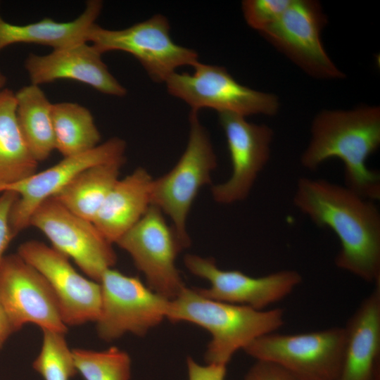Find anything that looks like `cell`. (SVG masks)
<instances>
[{"instance_id":"cell-16","label":"cell","mask_w":380,"mask_h":380,"mask_svg":"<svg viewBox=\"0 0 380 380\" xmlns=\"http://www.w3.org/2000/svg\"><path fill=\"white\" fill-rule=\"evenodd\" d=\"M232 162V175L222 184L212 188L213 199L220 204L245 200L270 157L272 129L265 125L248 122L245 117L219 113Z\"/></svg>"},{"instance_id":"cell-4","label":"cell","mask_w":380,"mask_h":380,"mask_svg":"<svg viewBox=\"0 0 380 380\" xmlns=\"http://www.w3.org/2000/svg\"><path fill=\"white\" fill-rule=\"evenodd\" d=\"M198 111L189 114V134L186 147L177 164L162 177L153 179L151 205L171 220L179 239L188 248L191 239L186 219L200 189L210 183L217 166L216 156Z\"/></svg>"},{"instance_id":"cell-31","label":"cell","mask_w":380,"mask_h":380,"mask_svg":"<svg viewBox=\"0 0 380 380\" xmlns=\"http://www.w3.org/2000/svg\"><path fill=\"white\" fill-rule=\"evenodd\" d=\"M15 331L11 319L0 301V350L3 348L8 337Z\"/></svg>"},{"instance_id":"cell-29","label":"cell","mask_w":380,"mask_h":380,"mask_svg":"<svg viewBox=\"0 0 380 380\" xmlns=\"http://www.w3.org/2000/svg\"><path fill=\"white\" fill-rule=\"evenodd\" d=\"M243 380H298L292 374L274 363L256 360Z\"/></svg>"},{"instance_id":"cell-20","label":"cell","mask_w":380,"mask_h":380,"mask_svg":"<svg viewBox=\"0 0 380 380\" xmlns=\"http://www.w3.org/2000/svg\"><path fill=\"white\" fill-rule=\"evenodd\" d=\"M102 6L101 1H88L82 13L68 22L46 18L33 23L15 25L6 22L0 15V51L18 43L46 45L56 50L88 42L90 30Z\"/></svg>"},{"instance_id":"cell-26","label":"cell","mask_w":380,"mask_h":380,"mask_svg":"<svg viewBox=\"0 0 380 380\" xmlns=\"http://www.w3.org/2000/svg\"><path fill=\"white\" fill-rule=\"evenodd\" d=\"M42 331V344L32 362L33 369L44 380H70L77 372L65 334L49 330Z\"/></svg>"},{"instance_id":"cell-11","label":"cell","mask_w":380,"mask_h":380,"mask_svg":"<svg viewBox=\"0 0 380 380\" xmlns=\"http://www.w3.org/2000/svg\"><path fill=\"white\" fill-rule=\"evenodd\" d=\"M17 254L47 281L67 327L96 322L102 301L99 282L78 273L67 256L43 242L25 241L19 246Z\"/></svg>"},{"instance_id":"cell-9","label":"cell","mask_w":380,"mask_h":380,"mask_svg":"<svg viewBox=\"0 0 380 380\" xmlns=\"http://www.w3.org/2000/svg\"><path fill=\"white\" fill-rule=\"evenodd\" d=\"M116 243L129 254L154 292L172 300L186 286L175 265L186 247L157 207L151 205Z\"/></svg>"},{"instance_id":"cell-21","label":"cell","mask_w":380,"mask_h":380,"mask_svg":"<svg viewBox=\"0 0 380 380\" xmlns=\"http://www.w3.org/2000/svg\"><path fill=\"white\" fill-rule=\"evenodd\" d=\"M37 165L18 122L15 93L4 89L0 92V187L32 175Z\"/></svg>"},{"instance_id":"cell-14","label":"cell","mask_w":380,"mask_h":380,"mask_svg":"<svg viewBox=\"0 0 380 380\" xmlns=\"http://www.w3.org/2000/svg\"><path fill=\"white\" fill-rule=\"evenodd\" d=\"M184 262L191 273L210 282L207 289L195 288L201 296L258 310L282 300L302 282L301 274L293 270L253 277L239 270H222L211 258L188 254Z\"/></svg>"},{"instance_id":"cell-27","label":"cell","mask_w":380,"mask_h":380,"mask_svg":"<svg viewBox=\"0 0 380 380\" xmlns=\"http://www.w3.org/2000/svg\"><path fill=\"white\" fill-rule=\"evenodd\" d=\"M291 0H246L242 11L247 24L260 32L274 23Z\"/></svg>"},{"instance_id":"cell-10","label":"cell","mask_w":380,"mask_h":380,"mask_svg":"<svg viewBox=\"0 0 380 380\" xmlns=\"http://www.w3.org/2000/svg\"><path fill=\"white\" fill-rule=\"evenodd\" d=\"M31 226L41 231L53 248L71 258L91 279L99 282L102 274L116 263L113 244L94 223L70 212L54 197L34 211Z\"/></svg>"},{"instance_id":"cell-2","label":"cell","mask_w":380,"mask_h":380,"mask_svg":"<svg viewBox=\"0 0 380 380\" xmlns=\"http://www.w3.org/2000/svg\"><path fill=\"white\" fill-rule=\"evenodd\" d=\"M379 144V108L324 110L312 122L311 139L300 163L304 168L315 170L327 160L338 158L344 165L346 186L376 201L380 198V177L367 161Z\"/></svg>"},{"instance_id":"cell-8","label":"cell","mask_w":380,"mask_h":380,"mask_svg":"<svg viewBox=\"0 0 380 380\" xmlns=\"http://www.w3.org/2000/svg\"><path fill=\"white\" fill-rule=\"evenodd\" d=\"M193 74L175 72L165 82L169 94L191 108H212L246 117L254 114L274 115L279 110L278 98L243 86L221 66L198 62Z\"/></svg>"},{"instance_id":"cell-17","label":"cell","mask_w":380,"mask_h":380,"mask_svg":"<svg viewBox=\"0 0 380 380\" xmlns=\"http://www.w3.org/2000/svg\"><path fill=\"white\" fill-rule=\"evenodd\" d=\"M25 68L31 84L35 85L69 79L103 94L115 96L127 94L126 89L109 72L101 53L87 42L53 50L43 56L30 53Z\"/></svg>"},{"instance_id":"cell-1","label":"cell","mask_w":380,"mask_h":380,"mask_svg":"<svg viewBox=\"0 0 380 380\" xmlns=\"http://www.w3.org/2000/svg\"><path fill=\"white\" fill-rule=\"evenodd\" d=\"M295 206L340 241L336 265L363 279L380 280V213L374 201L324 179L299 178Z\"/></svg>"},{"instance_id":"cell-5","label":"cell","mask_w":380,"mask_h":380,"mask_svg":"<svg viewBox=\"0 0 380 380\" xmlns=\"http://www.w3.org/2000/svg\"><path fill=\"white\" fill-rule=\"evenodd\" d=\"M346 340L341 327L298 334L274 332L256 338L243 350L256 360L278 365L298 380H338Z\"/></svg>"},{"instance_id":"cell-23","label":"cell","mask_w":380,"mask_h":380,"mask_svg":"<svg viewBox=\"0 0 380 380\" xmlns=\"http://www.w3.org/2000/svg\"><path fill=\"white\" fill-rule=\"evenodd\" d=\"M16 114L23 135L39 163L56 149L52 103L38 85L30 84L15 93Z\"/></svg>"},{"instance_id":"cell-3","label":"cell","mask_w":380,"mask_h":380,"mask_svg":"<svg viewBox=\"0 0 380 380\" xmlns=\"http://www.w3.org/2000/svg\"><path fill=\"white\" fill-rule=\"evenodd\" d=\"M167 319L193 323L208 331L211 340L205 353L206 363L227 366L239 350L282 327L284 310H258L215 300L201 296L195 288L185 286L170 300Z\"/></svg>"},{"instance_id":"cell-30","label":"cell","mask_w":380,"mask_h":380,"mask_svg":"<svg viewBox=\"0 0 380 380\" xmlns=\"http://www.w3.org/2000/svg\"><path fill=\"white\" fill-rule=\"evenodd\" d=\"M188 380H225L227 366L217 364L201 365L191 357L186 359Z\"/></svg>"},{"instance_id":"cell-32","label":"cell","mask_w":380,"mask_h":380,"mask_svg":"<svg viewBox=\"0 0 380 380\" xmlns=\"http://www.w3.org/2000/svg\"><path fill=\"white\" fill-rule=\"evenodd\" d=\"M6 77L4 76V75L1 72V71L0 70V92L4 89V86L6 84Z\"/></svg>"},{"instance_id":"cell-7","label":"cell","mask_w":380,"mask_h":380,"mask_svg":"<svg viewBox=\"0 0 380 380\" xmlns=\"http://www.w3.org/2000/svg\"><path fill=\"white\" fill-rule=\"evenodd\" d=\"M99 283L102 301L96 323L100 338L110 341L127 333L142 336L167 319L170 300L139 278L109 268Z\"/></svg>"},{"instance_id":"cell-25","label":"cell","mask_w":380,"mask_h":380,"mask_svg":"<svg viewBox=\"0 0 380 380\" xmlns=\"http://www.w3.org/2000/svg\"><path fill=\"white\" fill-rule=\"evenodd\" d=\"M77 372L84 380H129L131 358L118 347L96 351L72 349Z\"/></svg>"},{"instance_id":"cell-6","label":"cell","mask_w":380,"mask_h":380,"mask_svg":"<svg viewBox=\"0 0 380 380\" xmlns=\"http://www.w3.org/2000/svg\"><path fill=\"white\" fill-rule=\"evenodd\" d=\"M89 42L101 54L110 51L130 53L155 82L165 83L178 68L194 67L199 62L196 51L171 39L169 22L161 14L119 30L105 29L96 23L90 30Z\"/></svg>"},{"instance_id":"cell-18","label":"cell","mask_w":380,"mask_h":380,"mask_svg":"<svg viewBox=\"0 0 380 380\" xmlns=\"http://www.w3.org/2000/svg\"><path fill=\"white\" fill-rule=\"evenodd\" d=\"M338 380H380V280L348 319Z\"/></svg>"},{"instance_id":"cell-28","label":"cell","mask_w":380,"mask_h":380,"mask_svg":"<svg viewBox=\"0 0 380 380\" xmlns=\"http://www.w3.org/2000/svg\"><path fill=\"white\" fill-rule=\"evenodd\" d=\"M18 196L11 191H4L0 196V262L12 239L15 237L9 222L10 213Z\"/></svg>"},{"instance_id":"cell-13","label":"cell","mask_w":380,"mask_h":380,"mask_svg":"<svg viewBox=\"0 0 380 380\" xmlns=\"http://www.w3.org/2000/svg\"><path fill=\"white\" fill-rule=\"evenodd\" d=\"M326 23L317 1L291 0L281 16L260 33L309 75L343 77L322 46L321 31Z\"/></svg>"},{"instance_id":"cell-15","label":"cell","mask_w":380,"mask_h":380,"mask_svg":"<svg viewBox=\"0 0 380 380\" xmlns=\"http://www.w3.org/2000/svg\"><path fill=\"white\" fill-rule=\"evenodd\" d=\"M125 141L113 137L87 152L65 157L43 171L1 186L0 193L11 191L18 196L9 217L14 236L30 227V217L41 203L54 196L80 172L94 165L125 159Z\"/></svg>"},{"instance_id":"cell-24","label":"cell","mask_w":380,"mask_h":380,"mask_svg":"<svg viewBox=\"0 0 380 380\" xmlns=\"http://www.w3.org/2000/svg\"><path fill=\"white\" fill-rule=\"evenodd\" d=\"M56 149L63 158L87 152L100 144L101 134L89 109L76 103H52Z\"/></svg>"},{"instance_id":"cell-12","label":"cell","mask_w":380,"mask_h":380,"mask_svg":"<svg viewBox=\"0 0 380 380\" xmlns=\"http://www.w3.org/2000/svg\"><path fill=\"white\" fill-rule=\"evenodd\" d=\"M0 301L16 331L32 323L65 334L58 300L45 278L17 253L0 262Z\"/></svg>"},{"instance_id":"cell-22","label":"cell","mask_w":380,"mask_h":380,"mask_svg":"<svg viewBox=\"0 0 380 380\" xmlns=\"http://www.w3.org/2000/svg\"><path fill=\"white\" fill-rule=\"evenodd\" d=\"M125 159L92 165L76 175L54 197L77 216L93 222L119 179Z\"/></svg>"},{"instance_id":"cell-19","label":"cell","mask_w":380,"mask_h":380,"mask_svg":"<svg viewBox=\"0 0 380 380\" xmlns=\"http://www.w3.org/2000/svg\"><path fill=\"white\" fill-rule=\"evenodd\" d=\"M153 182L141 167L116 182L92 222L109 243H116L151 205Z\"/></svg>"}]
</instances>
